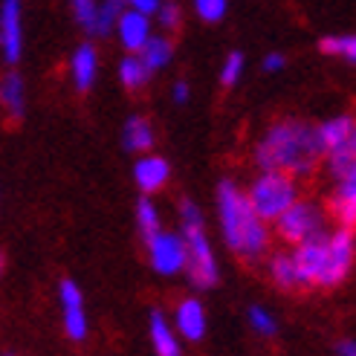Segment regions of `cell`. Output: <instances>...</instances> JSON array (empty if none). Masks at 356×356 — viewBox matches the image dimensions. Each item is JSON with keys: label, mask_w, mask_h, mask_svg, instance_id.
Masks as SVG:
<instances>
[{"label": "cell", "mask_w": 356, "mask_h": 356, "mask_svg": "<svg viewBox=\"0 0 356 356\" xmlns=\"http://www.w3.org/2000/svg\"><path fill=\"white\" fill-rule=\"evenodd\" d=\"M136 56H139V58H142V64H145V67L151 70V73H154V70H163V67L171 61L174 47H171V41H168V38H154V35H151L148 44L142 47V49L136 52Z\"/></svg>", "instance_id": "44dd1931"}, {"label": "cell", "mask_w": 356, "mask_h": 356, "mask_svg": "<svg viewBox=\"0 0 356 356\" xmlns=\"http://www.w3.org/2000/svg\"><path fill=\"white\" fill-rule=\"evenodd\" d=\"M61 313H64V330L73 342H81L87 336V313H84V298L76 281L64 278L61 281Z\"/></svg>", "instance_id": "30bf717a"}, {"label": "cell", "mask_w": 356, "mask_h": 356, "mask_svg": "<svg viewBox=\"0 0 356 356\" xmlns=\"http://www.w3.org/2000/svg\"><path fill=\"white\" fill-rule=\"evenodd\" d=\"M156 15H159V24H163L165 29H177L183 24V12H180L177 3H159Z\"/></svg>", "instance_id": "f1b7e54d"}, {"label": "cell", "mask_w": 356, "mask_h": 356, "mask_svg": "<svg viewBox=\"0 0 356 356\" xmlns=\"http://www.w3.org/2000/svg\"><path fill=\"white\" fill-rule=\"evenodd\" d=\"M122 12H124V0H102V3H96V15H93L90 32L93 35H108L116 26Z\"/></svg>", "instance_id": "7402d4cb"}, {"label": "cell", "mask_w": 356, "mask_h": 356, "mask_svg": "<svg viewBox=\"0 0 356 356\" xmlns=\"http://www.w3.org/2000/svg\"><path fill=\"white\" fill-rule=\"evenodd\" d=\"M241 73H243V56L241 52H229L226 61H223V70H220V84L223 87H235Z\"/></svg>", "instance_id": "484cf974"}, {"label": "cell", "mask_w": 356, "mask_h": 356, "mask_svg": "<svg viewBox=\"0 0 356 356\" xmlns=\"http://www.w3.org/2000/svg\"><path fill=\"white\" fill-rule=\"evenodd\" d=\"M246 200L264 223L278 220L284 211L298 200V180L290 174H281V171H264L252 183V188H249Z\"/></svg>", "instance_id": "277c9868"}, {"label": "cell", "mask_w": 356, "mask_h": 356, "mask_svg": "<svg viewBox=\"0 0 356 356\" xmlns=\"http://www.w3.org/2000/svg\"><path fill=\"white\" fill-rule=\"evenodd\" d=\"M0 49L6 64L21 61L24 26H21V0H0Z\"/></svg>", "instance_id": "ba28073f"}, {"label": "cell", "mask_w": 356, "mask_h": 356, "mask_svg": "<svg viewBox=\"0 0 356 356\" xmlns=\"http://www.w3.org/2000/svg\"><path fill=\"white\" fill-rule=\"evenodd\" d=\"M0 104L9 111L12 119L24 116V79L17 73H6L0 81Z\"/></svg>", "instance_id": "d6986e66"}, {"label": "cell", "mask_w": 356, "mask_h": 356, "mask_svg": "<svg viewBox=\"0 0 356 356\" xmlns=\"http://www.w3.org/2000/svg\"><path fill=\"white\" fill-rule=\"evenodd\" d=\"M325 159H327V174L333 177V180H339V177L356 163V128L336 148H330L325 154Z\"/></svg>", "instance_id": "2e32d148"}, {"label": "cell", "mask_w": 356, "mask_h": 356, "mask_svg": "<svg viewBox=\"0 0 356 356\" xmlns=\"http://www.w3.org/2000/svg\"><path fill=\"white\" fill-rule=\"evenodd\" d=\"M151 342L156 356H180V345H177V336L171 333V325L165 322V316L154 310L151 313Z\"/></svg>", "instance_id": "ac0fdd59"}, {"label": "cell", "mask_w": 356, "mask_h": 356, "mask_svg": "<svg viewBox=\"0 0 356 356\" xmlns=\"http://www.w3.org/2000/svg\"><path fill=\"white\" fill-rule=\"evenodd\" d=\"M339 353L342 356H356V342H339Z\"/></svg>", "instance_id": "836d02e7"}, {"label": "cell", "mask_w": 356, "mask_h": 356, "mask_svg": "<svg viewBox=\"0 0 356 356\" xmlns=\"http://www.w3.org/2000/svg\"><path fill=\"white\" fill-rule=\"evenodd\" d=\"M73 12L79 17V24L84 29L93 26V15H96V0H73Z\"/></svg>", "instance_id": "f546056e"}, {"label": "cell", "mask_w": 356, "mask_h": 356, "mask_svg": "<svg viewBox=\"0 0 356 356\" xmlns=\"http://www.w3.org/2000/svg\"><path fill=\"white\" fill-rule=\"evenodd\" d=\"M249 322H252V327L258 333H264V336H273L275 333V318L266 313L264 307H252V310H249Z\"/></svg>", "instance_id": "83f0119b"}, {"label": "cell", "mask_w": 356, "mask_h": 356, "mask_svg": "<svg viewBox=\"0 0 356 356\" xmlns=\"http://www.w3.org/2000/svg\"><path fill=\"white\" fill-rule=\"evenodd\" d=\"M174 322H177V330H180L186 339L200 342L203 333H206V310L197 298H183L180 307H177Z\"/></svg>", "instance_id": "4fadbf2b"}, {"label": "cell", "mask_w": 356, "mask_h": 356, "mask_svg": "<svg viewBox=\"0 0 356 356\" xmlns=\"http://www.w3.org/2000/svg\"><path fill=\"white\" fill-rule=\"evenodd\" d=\"M281 67H284V56H278V52H270V56L264 58V70H270V73H275Z\"/></svg>", "instance_id": "1f68e13d"}, {"label": "cell", "mask_w": 356, "mask_h": 356, "mask_svg": "<svg viewBox=\"0 0 356 356\" xmlns=\"http://www.w3.org/2000/svg\"><path fill=\"white\" fill-rule=\"evenodd\" d=\"M116 29H119V41H122V47L128 49V52H136L148 44V38H151V21H148V15H142V12H134V9H128V12H122L119 15V21H116Z\"/></svg>", "instance_id": "8fae6325"}, {"label": "cell", "mask_w": 356, "mask_h": 356, "mask_svg": "<svg viewBox=\"0 0 356 356\" xmlns=\"http://www.w3.org/2000/svg\"><path fill=\"white\" fill-rule=\"evenodd\" d=\"M119 79L128 90H139V87H145V81L151 79V70L142 64L139 56H128L119 64Z\"/></svg>", "instance_id": "603a6c76"}, {"label": "cell", "mask_w": 356, "mask_h": 356, "mask_svg": "<svg viewBox=\"0 0 356 356\" xmlns=\"http://www.w3.org/2000/svg\"><path fill=\"white\" fill-rule=\"evenodd\" d=\"M218 211H220L223 238L232 252L243 258H261L266 252V246H270L266 223L252 211L246 194L235 183L223 180L218 186Z\"/></svg>", "instance_id": "7a4b0ae2"}, {"label": "cell", "mask_w": 356, "mask_h": 356, "mask_svg": "<svg viewBox=\"0 0 356 356\" xmlns=\"http://www.w3.org/2000/svg\"><path fill=\"white\" fill-rule=\"evenodd\" d=\"M353 128H356V116H350V113H345V116H333V119H327L325 124H318V128H316V134H318V145H322V151L327 154L330 148L339 145V142H342Z\"/></svg>", "instance_id": "e0dca14e"}, {"label": "cell", "mask_w": 356, "mask_h": 356, "mask_svg": "<svg viewBox=\"0 0 356 356\" xmlns=\"http://www.w3.org/2000/svg\"><path fill=\"white\" fill-rule=\"evenodd\" d=\"M186 99H188V84H186V81H177V84H174V102L183 104Z\"/></svg>", "instance_id": "d6a6232c"}, {"label": "cell", "mask_w": 356, "mask_h": 356, "mask_svg": "<svg viewBox=\"0 0 356 356\" xmlns=\"http://www.w3.org/2000/svg\"><path fill=\"white\" fill-rule=\"evenodd\" d=\"M3 270H6V255L0 252V275H3Z\"/></svg>", "instance_id": "e575fe53"}, {"label": "cell", "mask_w": 356, "mask_h": 356, "mask_svg": "<svg viewBox=\"0 0 356 356\" xmlns=\"http://www.w3.org/2000/svg\"><path fill=\"white\" fill-rule=\"evenodd\" d=\"M327 211L342 229H356V163L336 180V191L330 194Z\"/></svg>", "instance_id": "9c48e42d"}, {"label": "cell", "mask_w": 356, "mask_h": 356, "mask_svg": "<svg viewBox=\"0 0 356 356\" xmlns=\"http://www.w3.org/2000/svg\"><path fill=\"white\" fill-rule=\"evenodd\" d=\"M275 232L287 243H305L325 232V211L310 200H296L284 215L275 220Z\"/></svg>", "instance_id": "5b68a950"}, {"label": "cell", "mask_w": 356, "mask_h": 356, "mask_svg": "<svg viewBox=\"0 0 356 356\" xmlns=\"http://www.w3.org/2000/svg\"><path fill=\"white\" fill-rule=\"evenodd\" d=\"M180 215H183V241H186V270L194 287L209 290L218 284V264L215 255H211V246L206 238V229H203V218H200V209L194 206L191 200H183L180 206Z\"/></svg>", "instance_id": "3957f363"}, {"label": "cell", "mask_w": 356, "mask_h": 356, "mask_svg": "<svg viewBox=\"0 0 356 356\" xmlns=\"http://www.w3.org/2000/svg\"><path fill=\"white\" fill-rule=\"evenodd\" d=\"M194 12H197L206 24H218L226 15V0H194Z\"/></svg>", "instance_id": "4316f807"}, {"label": "cell", "mask_w": 356, "mask_h": 356, "mask_svg": "<svg viewBox=\"0 0 356 356\" xmlns=\"http://www.w3.org/2000/svg\"><path fill=\"white\" fill-rule=\"evenodd\" d=\"M122 142L124 148L134 151V154H142L154 145V128L145 116H131L124 122V131H122Z\"/></svg>", "instance_id": "9a60e30c"}, {"label": "cell", "mask_w": 356, "mask_h": 356, "mask_svg": "<svg viewBox=\"0 0 356 356\" xmlns=\"http://www.w3.org/2000/svg\"><path fill=\"white\" fill-rule=\"evenodd\" d=\"M353 232L350 229H336V232L325 235V266H322V278H318V287H336L342 284L353 266Z\"/></svg>", "instance_id": "8992f818"}, {"label": "cell", "mask_w": 356, "mask_h": 356, "mask_svg": "<svg viewBox=\"0 0 356 356\" xmlns=\"http://www.w3.org/2000/svg\"><path fill=\"white\" fill-rule=\"evenodd\" d=\"M148 243V255H151V266L163 275H177L180 270H186V241L174 232H159L154 238L145 241Z\"/></svg>", "instance_id": "52a82bcc"}, {"label": "cell", "mask_w": 356, "mask_h": 356, "mask_svg": "<svg viewBox=\"0 0 356 356\" xmlns=\"http://www.w3.org/2000/svg\"><path fill=\"white\" fill-rule=\"evenodd\" d=\"M136 223H139V232L142 238H154L159 232V215H156V206L148 200V197H142L136 203Z\"/></svg>", "instance_id": "d4e9b609"}, {"label": "cell", "mask_w": 356, "mask_h": 356, "mask_svg": "<svg viewBox=\"0 0 356 356\" xmlns=\"http://www.w3.org/2000/svg\"><path fill=\"white\" fill-rule=\"evenodd\" d=\"M270 275H273V281L278 284L281 290H301V281H298V270H296V261H293V252L287 255V252H281V255H275L273 258V264H270Z\"/></svg>", "instance_id": "ffe728a7"}, {"label": "cell", "mask_w": 356, "mask_h": 356, "mask_svg": "<svg viewBox=\"0 0 356 356\" xmlns=\"http://www.w3.org/2000/svg\"><path fill=\"white\" fill-rule=\"evenodd\" d=\"M318 49H322L325 56H336V58L356 64V35H330V38L318 41Z\"/></svg>", "instance_id": "cb8c5ba5"}, {"label": "cell", "mask_w": 356, "mask_h": 356, "mask_svg": "<svg viewBox=\"0 0 356 356\" xmlns=\"http://www.w3.org/2000/svg\"><path fill=\"white\" fill-rule=\"evenodd\" d=\"M168 177H171V168H168V163L163 156H142L134 165V180L145 194L159 191L168 183Z\"/></svg>", "instance_id": "7c38bea8"}, {"label": "cell", "mask_w": 356, "mask_h": 356, "mask_svg": "<svg viewBox=\"0 0 356 356\" xmlns=\"http://www.w3.org/2000/svg\"><path fill=\"white\" fill-rule=\"evenodd\" d=\"M318 159H325V151L318 145L316 128L296 119L275 122L255 148V163L264 171H281L296 177V180L310 177Z\"/></svg>", "instance_id": "6da1fadb"}, {"label": "cell", "mask_w": 356, "mask_h": 356, "mask_svg": "<svg viewBox=\"0 0 356 356\" xmlns=\"http://www.w3.org/2000/svg\"><path fill=\"white\" fill-rule=\"evenodd\" d=\"M124 3H128L134 12L151 15V12H156V9H159V3H163V0H124Z\"/></svg>", "instance_id": "4dcf8cb0"}, {"label": "cell", "mask_w": 356, "mask_h": 356, "mask_svg": "<svg viewBox=\"0 0 356 356\" xmlns=\"http://www.w3.org/2000/svg\"><path fill=\"white\" fill-rule=\"evenodd\" d=\"M70 70H73V81L81 93H87L96 81V70H99V58H96V49L90 44H81L73 52V61H70Z\"/></svg>", "instance_id": "5bb4252c"}]
</instances>
